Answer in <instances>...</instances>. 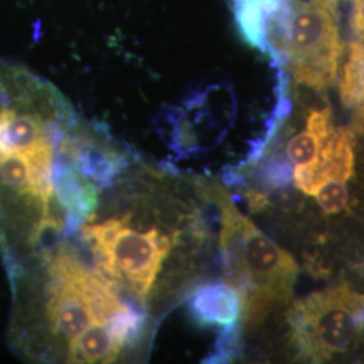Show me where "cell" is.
<instances>
[{"instance_id":"1","label":"cell","mask_w":364,"mask_h":364,"mask_svg":"<svg viewBox=\"0 0 364 364\" xmlns=\"http://www.w3.org/2000/svg\"><path fill=\"white\" fill-rule=\"evenodd\" d=\"M80 119L52 82L0 60V254L6 270L26 258L52 221L55 156Z\"/></svg>"},{"instance_id":"2","label":"cell","mask_w":364,"mask_h":364,"mask_svg":"<svg viewBox=\"0 0 364 364\" xmlns=\"http://www.w3.org/2000/svg\"><path fill=\"white\" fill-rule=\"evenodd\" d=\"M208 192L220 215L219 251L224 279L240 297V333H250L290 302L299 264L236 208L224 186L209 180Z\"/></svg>"},{"instance_id":"3","label":"cell","mask_w":364,"mask_h":364,"mask_svg":"<svg viewBox=\"0 0 364 364\" xmlns=\"http://www.w3.org/2000/svg\"><path fill=\"white\" fill-rule=\"evenodd\" d=\"M289 343L296 358L323 363L364 344V293L336 284L291 304Z\"/></svg>"},{"instance_id":"4","label":"cell","mask_w":364,"mask_h":364,"mask_svg":"<svg viewBox=\"0 0 364 364\" xmlns=\"http://www.w3.org/2000/svg\"><path fill=\"white\" fill-rule=\"evenodd\" d=\"M332 7L318 0H290L267 53L285 63L291 76L313 91H326L338 77L344 45Z\"/></svg>"},{"instance_id":"5","label":"cell","mask_w":364,"mask_h":364,"mask_svg":"<svg viewBox=\"0 0 364 364\" xmlns=\"http://www.w3.org/2000/svg\"><path fill=\"white\" fill-rule=\"evenodd\" d=\"M186 301L192 318L198 326L223 329L216 358H231L240 338L242 302L236 289L225 279L203 282L189 294Z\"/></svg>"},{"instance_id":"6","label":"cell","mask_w":364,"mask_h":364,"mask_svg":"<svg viewBox=\"0 0 364 364\" xmlns=\"http://www.w3.org/2000/svg\"><path fill=\"white\" fill-rule=\"evenodd\" d=\"M355 173V136L347 127L335 129L320 153L308 164L294 166V185L312 196L331 181L348 182Z\"/></svg>"},{"instance_id":"7","label":"cell","mask_w":364,"mask_h":364,"mask_svg":"<svg viewBox=\"0 0 364 364\" xmlns=\"http://www.w3.org/2000/svg\"><path fill=\"white\" fill-rule=\"evenodd\" d=\"M289 7L290 0H232L240 34L248 45L263 53H267L269 41Z\"/></svg>"},{"instance_id":"8","label":"cell","mask_w":364,"mask_h":364,"mask_svg":"<svg viewBox=\"0 0 364 364\" xmlns=\"http://www.w3.org/2000/svg\"><path fill=\"white\" fill-rule=\"evenodd\" d=\"M335 129L329 105L313 109L306 117L304 129L293 135L285 144V154L289 162L294 166L308 164L320 153Z\"/></svg>"},{"instance_id":"9","label":"cell","mask_w":364,"mask_h":364,"mask_svg":"<svg viewBox=\"0 0 364 364\" xmlns=\"http://www.w3.org/2000/svg\"><path fill=\"white\" fill-rule=\"evenodd\" d=\"M343 105L353 111V122L364 119V41H353L340 80Z\"/></svg>"},{"instance_id":"10","label":"cell","mask_w":364,"mask_h":364,"mask_svg":"<svg viewBox=\"0 0 364 364\" xmlns=\"http://www.w3.org/2000/svg\"><path fill=\"white\" fill-rule=\"evenodd\" d=\"M350 191L347 182L331 181L314 195L318 207L326 215H338L350 207Z\"/></svg>"},{"instance_id":"11","label":"cell","mask_w":364,"mask_h":364,"mask_svg":"<svg viewBox=\"0 0 364 364\" xmlns=\"http://www.w3.org/2000/svg\"><path fill=\"white\" fill-rule=\"evenodd\" d=\"M351 27L356 39L364 41V0H353L352 3Z\"/></svg>"},{"instance_id":"12","label":"cell","mask_w":364,"mask_h":364,"mask_svg":"<svg viewBox=\"0 0 364 364\" xmlns=\"http://www.w3.org/2000/svg\"><path fill=\"white\" fill-rule=\"evenodd\" d=\"M353 130L360 131L362 134H364V119L353 122Z\"/></svg>"},{"instance_id":"13","label":"cell","mask_w":364,"mask_h":364,"mask_svg":"<svg viewBox=\"0 0 364 364\" xmlns=\"http://www.w3.org/2000/svg\"><path fill=\"white\" fill-rule=\"evenodd\" d=\"M318 1H321V3H324L326 6H329V7H333L336 3H338V0H318Z\"/></svg>"}]
</instances>
